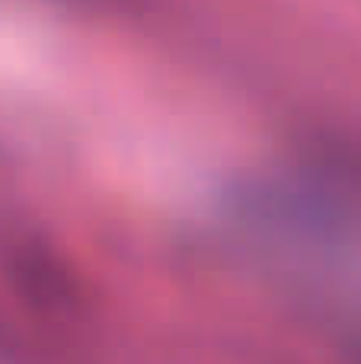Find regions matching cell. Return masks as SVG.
<instances>
[{
  "mask_svg": "<svg viewBox=\"0 0 361 364\" xmlns=\"http://www.w3.org/2000/svg\"><path fill=\"white\" fill-rule=\"evenodd\" d=\"M240 218L249 246L279 275L361 320V170L266 182Z\"/></svg>",
  "mask_w": 361,
  "mask_h": 364,
  "instance_id": "obj_1",
  "label": "cell"
}]
</instances>
